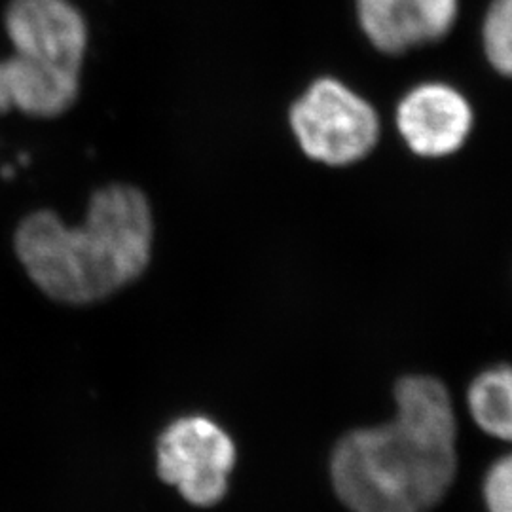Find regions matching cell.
Wrapping results in <instances>:
<instances>
[{"label":"cell","instance_id":"obj_11","mask_svg":"<svg viewBox=\"0 0 512 512\" xmlns=\"http://www.w3.org/2000/svg\"><path fill=\"white\" fill-rule=\"evenodd\" d=\"M484 501L490 512H512V454L495 461L488 471Z\"/></svg>","mask_w":512,"mask_h":512},{"label":"cell","instance_id":"obj_4","mask_svg":"<svg viewBox=\"0 0 512 512\" xmlns=\"http://www.w3.org/2000/svg\"><path fill=\"white\" fill-rule=\"evenodd\" d=\"M236 465V444L205 416L173 421L158 442V471L192 505L219 503Z\"/></svg>","mask_w":512,"mask_h":512},{"label":"cell","instance_id":"obj_8","mask_svg":"<svg viewBox=\"0 0 512 512\" xmlns=\"http://www.w3.org/2000/svg\"><path fill=\"white\" fill-rule=\"evenodd\" d=\"M80 76L23 55H8L0 59V116L21 112L40 120L57 118L78 101Z\"/></svg>","mask_w":512,"mask_h":512},{"label":"cell","instance_id":"obj_3","mask_svg":"<svg viewBox=\"0 0 512 512\" xmlns=\"http://www.w3.org/2000/svg\"><path fill=\"white\" fill-rule=\"evenodd\" d=\"M289 128L308 160L334 169L363 162L382 139L376 107L334 76L313 80L294 99Z\"/></svg>","mask_w":512,"mask_h":512},{"label":"cell","instance_id":"obj_7","mask_svg":"<svg viewBox=\"0 0 512 512\" xmlns=\"http://www.w3.org/2000/svg\"><path fill=\"white\" fill-rule=\"evenodd\" d=\"M458 10L459 0H357L365 37L389 55L406 54L446 37Z\"/></svg>","mask_w":512,"mask_h":512},{"label":"cell","instance_id":"obj_9","mask_svg":"<svg viewBox=\"0 0 512 512\" xmlns=\"http://www.w3.org/2000/svg\"><path fill=\"white\" fill-rule=\"evenodd\" d=\"M467 406L484 433L512 442V365L482 370L467 389Z\"/></svg>","mask_w":512,"mask_h":512},{"label":"cell","instance_id":"obj_5","mask_svg":"<svg viewBox=\"0 0 512 512\" xmlns=\"http://www.w3.org/2000/svg\"><path fill=\"white\" fill-rule=\"evenodd\" d=\"M393 118L401 141L423 160L458 154L475 129V109L467 95L440 80L410 88L399 99Z\"/></svg>","mask_w":512,"mask_h":512},{"label":"cell","instance_id":"obj_1","mask_svg":"<svg viewBox=\"0 0 512 512\" xmlns=\"http://www.w3.org/2000/svg\"><path fill=\"white\" fill-rule=\"evenodd\" d=\"M154 215L133 184L97 188L84 222L67 226L52 209L25 215L14 251L40 293L69 306H88L126 289L147 272Z\"/></svg>","mask_w":512,"mask_h":512},{"label":"cell","instance_id":"obj_10","mask_svg":"<svg viewBox=\"0 0 512 512\" xmlns=\"http://www.w3.org/2000/svg\"><path fill=\"white\" fill-rule=\"evenodd\" d=\"M482 48L495 73L512 78V0H494L482 23Z\"/></svg>","mask_w":512,"mask_h":512},{"label":"cell","instance_id":"obj_6","mask_svg":"<svg viewBox=\"0 0 512 512\" xmlns=\"http://www.w3.org/2000/svg\"><path fill=\"white\" fill-rule=\"evenodd\" d=\"M4 29L14 54L82 73L90 35L71 0H10Z\"/></svg>","mask_w":512,"mask_h":512},{"label":"cell","instance_id":"obj_2","mask_svg":"<svg viewBox=\"0 0 512 512\" xmlns=\"http://www.w3.org/2000/svg\"><path fill=\"white\" fill-rule=\"evenodd\" d=\"M458 421L395 408V418L355 429L330 461L332 484L353 512H427L456 476Z\"/></svg>","mask_w":512,"mask_h":512}]
</instances>
